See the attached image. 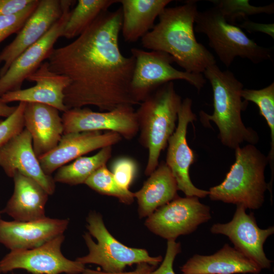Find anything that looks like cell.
<instances>
[{"label": "cell", "instance_id": "4dcf8cb0", "mask_svg": "<svg viewBox=\"0 0 274 274\" xmlns=\"http://www.w3.org/2000/svg\"><path fill=\"white\" fill-rule=\"evenodd\" d=\"M26 104L19 102L14 112L0 123V147L24 129L23 115Z\"/></svg>", "mask_w": 274, "mask_h": 274}, {"label": "cell", "instance_id": "ba28073f", "mask_svg": "<svg viewBox=\"0 0 274 274\" xmlns=\"http://www.w3.org/2000/svg\"><path fill=\"white\" fill-rule=\"evenodd\" d=\"M135 59L130 82V92L139 105L161 85L174 80H182L194 86L198 91L203 88L206 80L202 74L189 73L174 67V59L168 54L160 51L130 50Z\"/></svg>", "mask_w": 274, "mask_h": 274}, {"label": "cell", "instance_id": "d6986e66", "mask_svg": "<svg viewBox=\"0 0 274 274\" xmlns=\"http://www.w3.org/2000/svg\"><path fill=\"white\" fill-rule=\"evenodd\" d=\"M26 80L35 82L36 85L6 93L1 96L3 100L7 104L13 101L43 104L62 112L67 110L64 104V92L70 81L65 76L51 71L47 61H44Z\"/></svg>", "mask_w": 274, "mask_h": 274}, {"label": "cell", "instance_id": "836d02e7", "mask_svg": "<svg viewBox=\"0 0 274 274\" xmlns=\"http://www.w3.org/2000/svg\"><path fill=\"white\" fill-rule=\"evenodd\" d=\"M33 0H0V16L18 13L32 2Z\"/></svg>", "mask_w": 274, "mask_h": 274}, {"label": "cell", "instance_id": "4316f807", "mask_svg": "<svg viewBox=\"0 0 274 274\" xmlns=\"http://www.w3.org/2000/svg\"><path fill=\"white\" fill-rule=\"evenodd\" d=\"M242 97L246 101L255 103L259 109V112L265 119L270 131V150L267 159L270 165L271 178L273 182L274 175V83L262 89H243Z\"/></svg>", "mask_w": 274, "mask_h": 274}, {"label": "cell", "instance_id": "8fae6325", "mask_svg": "<svg viewBox=\"0 0 274 274\" xmlns=\"http://www.w3.org/2000/svg\"><path fill=\"white\" fill-rule=\"evenodd\" d=\"M75 2L62 0V13L59 19L40 40L22 52L0 77V96L21 89L24 80L48 58L55 43L62 36L72 10L71 7Z\"/></svg>", "mask_w": 274, "mask_h": 274}, {"label": "cell", "instance_id": "9a60e30c", "mask_svg": "<svg viewBox=\"0 0 274 274\" xmlns=\"http://www.w3.org/2000/svg\"><path fill=\"white\" fill-rule=\"evenodd\" d=\"M115 132L90 131L63 134L52 150L38 158L44 173L51 175L61 166L90 152L112 146L122 140Z\"/></svg>", "mask_w": 274, "mask_h": 274}, {"label": "cell", "instance_id": "2e32d148", "mask_svg": "<svg viewBox=\"0 0 274 274\" xmlns=\"http://www.w3.org/2000/svg\"><path fill=\"white\" fill-rule=\"evenodd\" d=\"M62 13V0H40L15 38L0 52V77L27 48L40 40Z\"/></svg>", "mask_w": 274, "mask_h": 274}, {"label": "cell", "instance_id": "7c38bea8", "mask_svg": "<svg viewBox=\"0 0 274 274\" xmlns=\"http://www.w3.org/2000/svg\"><path fill=\"white\" fill-rule=\"evenodd\" d=\"M61 118L63 134L106 130L116 132L130 140L139 132L135 111L129 105L104 112L84 107L70 109L63 112Z\"/></svg>", "mask_w": 274, "mask_h": 274}, {"label": "cell", "instance_id": "d4e9b609", "mask_svg": "<svg viewBox=\"0 0 274 274\" xmlns=\"http://www.w3.org/2000/svg\"><path fill=\"white\" fill-rule=\"evenodd\" d=\"M112 153V146H108L101 148L92 156H81L58 168L54 181L72 186L84 184L95 171L106 165Z\"/></svg>", "mask_w": 274, "mask_h": 274}, {"label": "cell", "instance_id": "f1b7e54d", "mask_svg": "<svg viewBox=\"0 0 274 274\" xmlns=\"http://www.w3.org/2000/svg\"><path fill=\"white\" fill-rule=\"evenodd\" d=\"M224 15L226 20L235 25L238 18H246L250 15L260 13L271 14L274 12L273 4L268 6L255 7L251 6L249 1L222 0L212 1Z\"/></svg>", "mask_w": 274, "mask_h": 274}, {"label": "cell", "instance_id": "1f68e13d", "mask_svg": "<svg viewBox=\"0 0 274 274\" xmlns=\"http://www.w3.org/2000/svg\"><path fill=\"white\" fill-rule=\"evenodd\" d=\"M111 169L117 183L122 187L129 189L137 173L136 162L128 157L119 158L113 162Z\"/></svg>", "mask_w": 274, "mask_h": 274}, {"label": "cell", "instance_id": "5b68a950", "mask_svg": "<svg viewBox=\"0 0 274 274\" xmlns=\"http://www.w3.org/2000/svg\"><path fill=\"white\" fill-rule=\"evenodd\" d=\"M234 150L235 161L225 178L210 188L208 195L212 200L258 209L264 203L268 189L264 176L267 157L255 145L248 144Z\"/></svg>", "mask_w": 274, "mask_h": 274}, {"label": "cell", "instance_id": "8992f818", "mask_svg": "<svg viewBox=\"0 0 274 274\" xmlns=\"http://www.w3.org/2000/svg\"><path fill=\"white\" fill-rule=\"evenodd\" d=\"M194 31L207 36L210 46L227 67L236 57L249 59L255 64L272 59L271 48L258 45L239 26L227 22L215 6L197 11Z\"/></svg>", "mask_w": 274, "mask_h": 274}, {"label": "cell", "instance_id": "3957f363", "mask_svg": "<svg viewBox=\"0 0 274 274\" xmlns=\"http://www.w3.org/2000/svg\"><path fill=\"white\" fill-rule=\"evenodd\" d=\"M203 73L212 88L214 111L211 115L200 112L202 124H209L210 121L215 123L220 141L231 149L235 150L244 142L257 143V133L246 127L242 119V111L248 105L247 101L242 100V83L231 72L222 71L216 64L208 67Z\"/></svg>", "mask_w": 274, "mask_h": 274}, {"label": "cell", "instance_id": "d6a6232c", "mask_svg": "<svg viewBox=\"0 0 274 274\" xmlns=\"http://www.w3.org/2000/svg\"><path fill=\"white\" fill-rule=\"evenodd\" d=\"M181 251V245L174 240H168L165 255L161 265L149 274H176L173 269V263L176 256Z\"/></svg>", "mask_w": 274, "mask_h": 274}, {"label": "cell", "instance_id": "e575fe53", "mask_svg": "<svg viewBox=\"0 0 274 274\" xmlns=\"http://www.w3.org/2000/svg\"><path fill=\"white\" fill-rule=\"evenodd\" d=\"M156 266L148 263L143 262L137 264L136 268L131 271L118 273H108L104 271L85 268L82 274H149L155 269Z\"/></svg>", "mask_w": 274, "mask_h": 274}, {"label": "cell", "instance_id": "6da1fadb", "mask_svg": "<svg viewBox=\"0 0 274 274\" xmlns=\"http://www.w3.org/2000/svg\"><path fill=\"white\" fill-rule=\"evenodd\" d=\"M121 7L106 11L75 40L54 48L47 59L52 72L67 77L64 104L67 109L94 106L101 112L138 105L130 92L135 65L119 46Z\"/></svg>", "mask_w": 274, "mask_h": 274}, {"label": "cell", "instance_id": "83f0119b", "mask_svg": "<svg viewBox=\"0 0 274 274\" xmlns=\"http://www.w3.org/2000/svg\"><path fill=\"white\" fill-rule=\"evenodd\" d=\"M84 184L101 194L117 198L123 203L129 204L134 200V193L120 186L106 165L95 171Z\"/></svg>", "mask_w": 274, "mask_h": 274}, {"label": "cell", "instance_id": "d590c367", "mask_svg": "<svg viewBox=\"0 0 274 274\" xmlns=\"http://www.w3.org/2000/svg\"><path fill=\"white\" fill-rule=\"evenodd\" d=\"M242 27L246 29L248 31H261L267 33L273 39V24H258L251 21H245L241 25Z\"/></svg>", "mask_w": 274, "mask_h": 274}, {"label": "cell", "instance_id": "4fadbf2b", "mask_svg": "<svg viewBox=\"0 0 274 274\" xmlns=\"http://www.w3.org/2000/svg\"><path fill=\"white\" fill-rule=\"evenodd\" d=\"M192 99L187 97L182 100L178 114V124L167 143L165 163L170 169L177 184L178 190L186 196L204 198L209 191L195 187L189 176V168L195 160V155L187 141V127L196 120L192 109Z\"/></svg>", "mask_w": 274, "mask_h": 274}, {"label": "cell", "instance_id": "ac0fdd59", "mask_svg": "<svg viewBox=\"0 0 274 274\" xmlns=\"http://www.w3.org/2000/svg\"><path fill=\"white\" fill-rule=\"evenodd\" d=\"M68 223V219L46 217L27 221L0 219V243L10 251L35 248L63 234Z\"/></svg>", "mask_w": 274, "mask_h": 274}, {"label": "cell", "instance_id": "e0dca14e", "mask_svg": "<svg viewBox=\"0 0 274 274\" xmlns=\"http://www.w3.org/2000/svg\"><path fill=\"white\" fill-rule=\"evenodd\" d=\"M0 166L10 178L18 172L37 182L49 195L54 193L53 178L43 171L33 151L30 134L25 128L0 147Z\"/></svg>", "mask_w": 274, "mask_h": 274}, {"label": "cell", "instance_id": "f35d334b", "mask_svg": "<svg viewBox=\"0 0 274 274\" xmlns=\"http://www.w3.org/2000/svg\"><path fill=\"white\" fill-rule=\"evenodd\" d=\"M2 120H0V123L2 122Z\"/></svg>", "mask_w": 274, "mask_h": 274}, {"label": "cell", "instance_id": "9c48e42d", "mask_svg": "<svg viewBox=\"0 0 274 274\" xmlns=\"http://www.w3.org/2000/svg\"><path fill=\"white\" fill-rule=\"evenodd\" d=\"M195 196L177 197L159 208L145 221L154 234L168 240L189 234L210 220V208Z\"/></svg>", "mask_w": 274, "mask_h": 274}, {"label": "cell", "instance_id": "f546056e", "mask_svg": "<svg viewBox=\"0 0 274 274\" xmlns=\"http://www.w3.org/2000/svg\"><path fill=\"white\" fill-rule=\"evenodd\" d=\"M40 0H33L22 11L10 15L0 16V43L13 33H17L35 11Z\"/></svg>", "mask_w": 274, "mask_h": 274}, {"label": "cell", "instance_id": "ffe728a7", "mask_svg": "<svg viewBox=\"0 0 274 274\" xmlns=\"http://www.w3.org/2000/svg\"><path fill=\"white\" fill-rule=\"evenodd\" d=\"M59 112L45 104H26L23 115L24 128L30 134L33 149L38 158L55 148L63 134Z\"/></svg>", "mask_w": 274, "mask_h": 274}, {"label": "cell", "instance_id": "7a4b0ae2", "mask_svg": "<svg viewBox=\"0 0 274 274\" xmlns=\"http://www.w3.org/2000/svg\"><path fill=\"white\" fill-rule=\"evenodd\" d=\"M196 1L165 8L159 15V22L142 39L143 47L165 52L174 62L189 73L202 74L209 66L216 64L214 55L196 39Z\"/></svg>", "mask_w": 274, "mask_h": 274}, {"label": "cell", "instance_id": "74e56055", "mask_svg": "<svg viewBox=\"0 0 274 274\" xmlns=\"http://www.w3.org/2000/svg\"><path fill=\"white\" fill-rule=\"evenodd\" d=\"M2 213V211L0 210V219H1V215Z\"/></svg>", "mask_w": 274, "mask_h": 274}, {"label": "cell", "instance_id": "8d00e7d4", "mask_svg": "<svg viewBox=\"0 0 274 274\" xmlns=\"http://www.w3.org/2000/svg\"><path fill=\"white\" fill-rule=\"evenodd\" d=\"M16 108V106H10L5 102L0 96V117H8L14 112Z\"/></svg>", "mask_w": 274, "mask_h": 274}, {"label": "cell", "instance_id": "603a6c76", "mask_svg": "<svg viewBox=\"0 0 274 274\" xmlns=\"http://www.w3.org/2000/svg\"><path fill=\"white\" fill-rule=\"evenodd\" d=\"M170 0H119L121 5L122 22L121 31L124 40L133 43L142 39L154 26Z\"/></svg>", "mask_w": 274, "mask_h": 274}, {"label": "cell", "instance_id": "7402d4cb", "mask_svg": "<svg viewBox=\"0 0 274 274\" xmlns=\"http://www.w3.org/2000/svg\"><path fill=\"white\" fill-rule=\"evenodd\" d=\"M12 178L13 192L2 213L18 221L46 217L47 192L35 180L18 172H15Z\"/></svg>", "mask_w": 274, "mask_h": 274}, {"label": "cell", "instance_id": "30bf717a", "mask_svg": "<svg viewBox=\"0 0 274 274\" xmlns=\"http://www.w3.org/2000/svg\"><path fill=\"white\" fill-rule=\"evenodd\" d=\"M64 239L61 234L35 248L11 251L0 261V272L23 269L32 274L82 273L85 265L62 254Z\"/></svg>", "mask_w": 274, "mask_h": 274}, {"label": "cell", "instance_id": "52a82bcc", "mask_svg": "<svg viewBox=\"0 0 274 274\" xmlns=\"http://www.w3.org/2000/svg\"><path fill=\"white\" fill-rule=\"evenodd\" d=\"M87 222L89 233L83 237L89 253L78 258V262L99 265L106 272L118 273L134 264L145 262L156 266L162 261L161 256L151 257L145 249L130 248L118 241L108 230L98 213L91 212Z\"/></svg>", "mask_w": 274, "mask_h": 274}, {"label": "cell", "instance_id": "277c9868", "mask_svg": "<svg viewBox=\"0 0 274 274\" xmlns=\"http://www.w3.org/2000/svg\"><path fill=\"white\" fill-rule=\"evenodd\" d=\"M182 101L171 81L156 89L135 111L139 142L148 151L146 176H149L159 164L160 153L176 129Z\"/></svg>", "mask_w": 274, "mask_h": 274}, {"label": "cell", "instance_id": "484cf974", "mask_svg": "<svg viewBox=\"0 0 274 274\" xmlns=\"http://www.w3.org/2000/svg\"><path fill=\"white\" fill-rule=\"evenodd\" d=\"M118 0H79L71 10L62 37L71 39L80 35L103 12Z\"/></svg>", "mask_w": 274, "mask_h": 274}, {"label": "cell", "instance_id": "5bb4252c", "mask_svg": "<svg viewBox=\"0 0 274 274\" xmlns=\"http://www.w3.org/2000/svg\"><path fill=\"white\" fill-rule=\"evenodd\" d=\"M242 206H236L232 220L226 223H216L211 233L227 236L234 248L256 263L260 268L269 269L272 261L266 256L263 249L267 238L273 234L274 227L260 228L253 214H247Z\"/></svg>", "mask_w": 274, "mask_h": 274}, {"label": "cell", "instance_id": "44dd1931", "mask_svg": "<svg viewBox=\"0 0 274 274\" xmlns=\"http://www.w3.org/2000/svg\"><path fill=\"white\" fill-rule=\"evenodd\" d=\"M180 269L182 274H259L262 270L253 261L227 244L214 254L194 255Z\"/></svg>", "mask_w": 274, "mask_h": 274}, {"label": "cell", "instance_id": "cb8c5ba5", "mask_svg": "<svg viewBox=\"0 0 274 274\" xmlns=\"http://www.w3.org/2000/svg\"><path fill=\"white\" fill-rule=\"evenodd\" d=\"M176 181L165 162L159 163L143 187L134 193L140 217H148L155 211L178 197Z\"/></svg>", "mask_w": 274, "mask_h": 274}]
</instances>
